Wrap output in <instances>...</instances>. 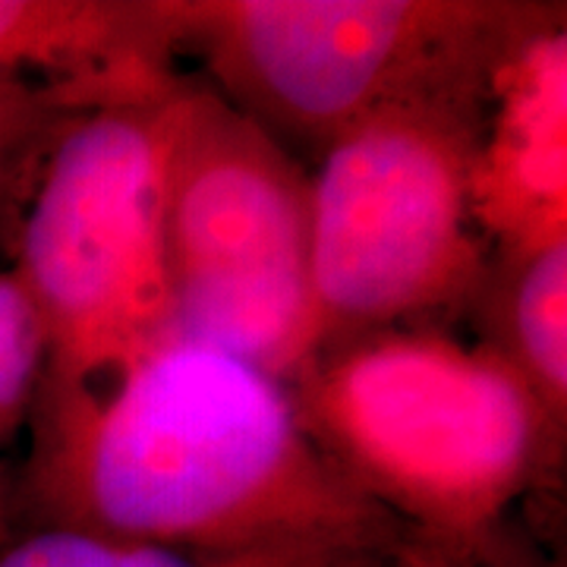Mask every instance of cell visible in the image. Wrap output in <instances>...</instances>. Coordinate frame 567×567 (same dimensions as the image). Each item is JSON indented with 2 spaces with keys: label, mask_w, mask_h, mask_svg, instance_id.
<instances>
[{
  "label": "cell",
  "mask_w": 567,
  "mask_h": 567,
  "mask_svg": "<svg viewBox=\"0 0 567 567\" xmlns=\"http://www.w3.org/2000/svg\"><path fill=\"white\" fill-rule=\"evenodd\" d=\"M25 432L13 529L196 558L316 548L432 561L312 442L281 379L221 347L174 338L102 382H39Z\"/></svg>",
  "instance_id": "obj_1"
},
{
  "label": "cell",
  "mask_w": 567,
  "mask_h": 567,
  "mask_svg": "<svg viewBox=\"0 0 567 567\" xmlns=\"http://www.w3.org/2000/svg\"><path fill=\"white\" fill-rule=\"evenodd\" d=\"M312 442L442 565L514 567L505 520L565 439L486 347L439 324L316 347L284 382Z\"/></svg>",
  "instance_id": "obj_2"
},
{
  "label": "cell",
  "mask_w": 567,
  "mask_h": 567,
  "mask_svg": "<svg viewBox=\"0 0 567 567\" xmlns=\"http://www.w3.org/2000/svg\"><path fill=\"white\" fill-rule=\"evenodd\" d=\"M492 66L379 104L319 152L309 174L319 347L470 312L492 259L473 212Z\"/></svg>",
  "instance_id": "obj_3"
},
{
  "label": "cell",
  "mask_w": 567,
  "mask_h": 567,
  "mask_svg": "<svg viewBox=\"0 0 567 567\" xmlns=\"http://www.w3.org/2000/svg\"><path fill=\"white\" fill-rule=\"evenodd\" d=\"M162 249L181 338L281 382L319 347L303 162L189 76L164 121Z\"/></svg>",
  "instance_id": "obj_4"
},
{
  "label": "cell",
  "mask_w": 567,
  "mask_h": 567,
  "mask_svg": "<svg viewBox=\"0 0 567 567\" xmlns=\"http://www.w3.org/2000/svg\"><path fill=\"white\" fill-rule=\"evenodd\" d=\"M177 51L297 155L379 104L486 70L533 0H167Z\"/></svg>",
  "instance_id": "obj_5"
},
{
  "label": "cell",
  "mask_w": 567,
  "mask_h": 567,
  "mask_svg": "<svg viewBox=\"0 0 567 567\" xmlns=\"http://www.w3.org/2000/svg\"><path fill=\"white\" fill-rule=\"evenodd\" d=\"M177 82L70 123L25 199L13 271L48 338L41 382H102L181 338L162 249L164 121Z\"/></svg>",
  "instance_id": "obj_6"
},
{
  "label": "cell",
  "mask_w": 567,
  "mask_h": 567,
  "mask_svg": "<svg viewBox=\"0 0 567 567\" xmlns=\"http://www.w3.org/2000/svg\"><path fill=\"white\" fill-rule=\"evenodd\" d=\"M473 212L492 249L567 240V10L536 3L492 66L473 155Z\"/></svg>",
  "instance_id": "obj_7"
},
{
  "label": "cell",
  "mask_w": 567,
  "mask_h": 567,
  "mask_svg": "<svg viewBox=\"0 0 567 567\" xmlns=\"http://www.w3.org/2000/svg\"><path fill=\"white\" fill-rule=\"evenodd\" d=\"M167 0H0V80H158L177 73Z\"/></svg>",
  "instance_id": "obj_8"
},
{
  "label": "cell",
  "mask_w": 567,
  "mask_h": 567,
  "mask_svg": "<svg viewBox=\"0 0 567 567\" xmlns=\"http://www.w3.org/2000/svg\"><path fill=\"white\" fill-rule=\"evenodd\" d=\"M470 312L480 347L527 385L548 423L567 435V240L492 249Z\"/></svg>",
  "instance_id": "obj_9"
},
{
  "label": "cell",
  "mask_w": 567,
  "mask_h": 567,
  "mask_svg": "<svg viewBox=\"0 0 567 567\" xmlns=\"http://www.w3.org/2000/svg\"><path fill=\"white\" fill-rule=\"evenodd\" d=\"M181 73L158 80L7 82L0 80V230H17L25 199L61 133L85 114L167 92Z\"/></svg>",
  "instance_id": "obj_10"
},
{
  "label": "cell",
  "mask_w": 567,
  "mask_h": 567,
  "mask_svg": "<svg viewBox=\"0 0 567 567\" xmlns=\"http://www.w3.org/2000/svg\"><path fill=\"white\" fill-rule=\"evenodd\" d=\"M382 555L363 551H259L237 558H196L167 548L102 539L76 529L29 527L0 539V567H394Z\"/></svg>",
  "instance_id": "obj_11"
},
{
  "label": "cell",
  "mask_w": 567,
  "mask_h": 567,
  "mask_svg": "<svg viewBox=\"0 0 567 567\" xmlns=\"http://www.w3.org/2000/svg\"><path fill=\"white\" fill-rule=\"evenodd\" d=\"M48 338L39 306L22 278L0 271V445L17 439L39 391Z\"/></svg>",
  "instance_id": "obj_12"
},
{
  "label": "cell",
  "mask_w": 567,
  "mask_h": 567,
  "mask_svg": "<svg viewBox=\"0 0 567 567\" xmlns=\"http://www.w3.org/2000/svg\"><path fill=\"white\" fill-rule=\"evenodd\" d=\"M13 533V498H10V473L0 470V539Z\"/></svg>",
  "instance_id": "obj_13"
},
{
  "label": "cell",
  "mask_w": 567,
  "mask_h": 567,
  "mask_svg": "<svg viewBox=\"0 0 567 567\" xmlns=\"http://www.w3.org/2000/svg\"><path fill=\"white\" fill-rule=\"evenodd\" d=\"M394 567H495V565H439V561H406V565Z\"/></svg>",
  "instance_id": "obj_14"
}]
</instances>
